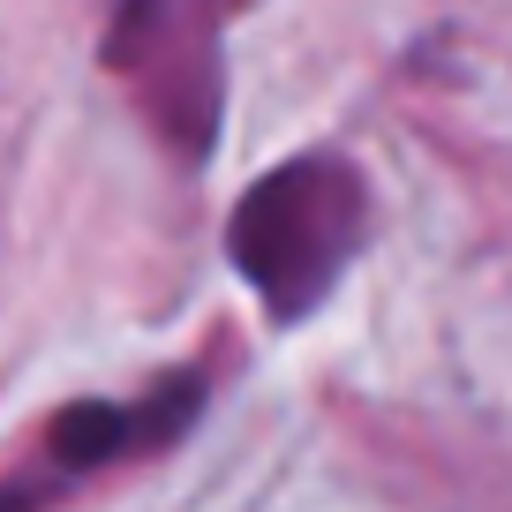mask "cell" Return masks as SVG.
Returning a JSON list of instances; mask_svg holds the SVG:
<instances>
[{"instance_id": "cell-3", "label": "cell", "mask_w": 512, "mask_h": 512, "mask_svg": "<svg viewBox=\"0 0 512 512\" xmlns=\"http://www.w3.org/2000/svg\"><path fill=\"white\" fill-rule=\"evenodd\" d=\"M189 407H196V384H181V392L166 384V392H151V400H136V407H68V415L46 430V467L83 475V467L128 460V452L174 437L181 422H189Z\"/></svg>"}, {"instance_id": "cell-1", "label": "cell", "mask_w": 512, "mask_h": 512, "mask_svg": "<svg viewBox=\"0 0 512 512\" xmlns=\"http://www.w3.org/2000/svg\"><path fill=\"white\" fill-rule=\"evenodd\" d=\"M354 234H362V181L339 174L332 159H309L249 196V211L234 219V256L279 302V317H302L347 264Z\"/></svg>"}, {"instance_id": "cell-2", "label": "cell", "mask_w": 512, "mask_h": 512, "mask_svg": "<svg viewBox=\"0 0 512 512\" xmlns=\"http://www.w3.org/2000/svg\"><path fill=\"white\" fill-rule=\"evenodd\" d=\"M234 8L241 0H113V31H106L113 68L151 98V113L181 144L211 136V113H219V23Z\"/></svg>"}]
</instances>
